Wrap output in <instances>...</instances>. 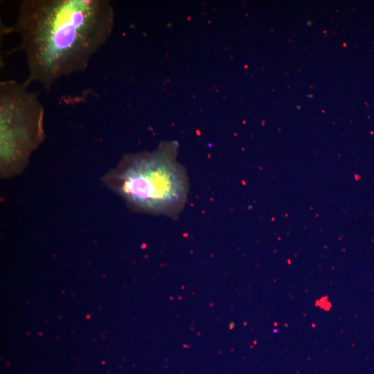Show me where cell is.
<instances>
[{
	"label": "cell",
	"instance_id": "1",
	"mask_svg": "<svg viewBox=\"0 0 374 374\" xmlns=\"http://www.w3.org/2000/svg\"><path fill=\"white\" fill-rule=\"evenodd\" d=\"M114 14L108 0H23L15 30L32 82L50 88L60 78L84 71L108 41Z\"/></svg>",
	"mask_w": 374,
	"mask_h": 374
},
{
	"label": "cell",
	"instance_id": "2",
	"mask_svg": "<svg viewBox=\"0 0 374 374\" xmlns=\"http://www.w3.org/2000/svg\"><path fill=\"white\" fill-rule=\"evenodd\" d=\"M124 169L120 189L130 202L169 214L181 208L187 194L186 176L166 148L132 159Z\"/></svg>",
	"mask_w": 374,
	"mask_h": 374
},
{
	"label": "cell",
	"instance_id": "3",
	"mask_svg": "<svg viewBox=\"0 0 374 374\" xmlns=\"http://www.w3.org/2000/svg\"><path fill=\"white\" fill-rule=\"evenodd\" d=\"M44 108L24 82H0L1 154L3 161L25 158L42 141Z\"/></svg>",
	"mask_w": 374,
	"mask_h": 374
}]
</instances>
